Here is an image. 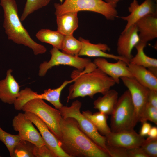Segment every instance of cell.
Masks as SVG:
<instances>
[{"mask_svg": "<svg viewBox=\"0 0 157 157\" xmlns=\"http://www.w3.org/2000/svg\"><path fill=\"white\" fill-rule=\"evenodd\" d=\"M106 2L111 6H112L115 8L116 7L118 3L122 0H104Z\"/></svg>", "mask_w": 157, "mask_h": 157, "instance_id": "37", "label": "cell"}, {"mask_svg": "<svg viewBox=\"0 0 157 157\" xmlns=\"http://www.w3.org/2000/svg\"><path fill=\"white\" fill-rule=\"evenodd\" d=\"M128 157H149L141 147L126 149Z\"/></svg>", "mask_w": 157, "mask_h": 157, "instance_id": "33", "label": "cell"}, {"mask_svg": "<svg viewBox=\"0 0 157 157\" xmlns=\"http://www.w3.org/2000/svg\"><path fill=\"white\" fill-rule=\"evenodd\" d=\"M35 145L28 141L20 140L15 147L12 157H35Z\"/></svg>", "mask_w": 157, "mask_h": 157, "instance_id": "26", "label": "cell"}, {"mask_svg": "<svg viewBox=\"0 0 157 157\" xmlns=\"http://www.w3.org/2000/svg\"><path fill=\"white\" fill-rule=\"evenodd\" d=\"M120 78L130 94L137 123L139 122L148 103L149 89L141 85L133 77H122Z\"/></svg>", "mask_w": 157, "mask_h": 157, "instance_id": "9", "label": "cell"}, {"mask_svg": "<svg viewBox=\"0 0 157 157\" xmlns=\"http://www.w3.org/2000/svg\"><path fill=\"white\" fill-rule=\"evenodd\" d=\"M142 123V126L139 134L141 136L144 137L148 135L152 126L150 124L147 122Z\"/></svg>", "mask_w": 157, "mask_h": 157, "instance_id": "35", "label": "cell"}, {"mask_svg": "<svg viewBox=\"0 0 157 157\" xmlns=\"http://www.w3.org/2000/svg\"><path fill=\"white\" fill-rule=\"evenodd\" d=\"M11 69L6 72L5 78L0 81V99L3 102L14 104L19 96L20 86L12 73Z\"/></svg>", "mask_w": 157, "mask_h": 157, "instance_id": "17", "label": "cell"}, {"mask_svg": "<svg viewBox=\"0 0 157 157\" xmlns=\"http://www.w3.org/2000/svg\"><path fill=\"white\" fill-rule=\"evenodd\" d=\"M147 120L157 124V108L148 102L139 122L143 123Z\"/></svg>", "mask_w": 157, "mask_h": 157, "instance_id": "29", "label": "cell"}, {"mask_svg": "<svg viewBox=\"0 0 157 157\" xmlns=\"http://www.w3.org/2000/svg\"><path fill=\"white\" fill-rule=\"evenodd\" d=\"M106 145L128 149L141 147L145 139L134 129L114 133L105 136Z\"/></svg>", "mask_w": 157, "mask_h": 157, "instance_id": "13", "label": "cell"}, {"mask_svg": "<svg viewBox=\"0 0 157 157\" xmlns=\"http://www.w3.org/2000/svg\"><path fill=\"white\" fill-rule=\"evenodd\" d=\"M148 138H157V128L156 127H152L148 133Z\"/></svg>", "mask_w": 157, "mask_h": 157, "instance_id": "36", "label": "cell"}, {"mask_svg": "<svg viewBox=\"0 0 157 157\" xmlns=\"http://www.w3.org/2000/svg\"><path fill=\"white\" fill-rule=\"evenodd\" d=\"M56 16L70 12L90 11L103 15L108 20H114L118 13L115 8L102 0H65L62 3H55Z\"/></svg>", "mask_w": 157, "mask_h": 157, "instance_id": "4", "label": "cell"}, {"mask_svg": "<svg viewBox=\"0 0 157 157\" xmlns=\"http://www.w3.org/2000/svg\"><path fill=\"white\" fill-rule=\"evenodd\" d=\"M110 129L114 133L134 129L137 124L133 105L128 90L118 98L111 114Z\"/></svg>", "mask_w": 157, "mask_h": 157, "instance_id": "5", "label": "cell"}, {"mask_svg": "<svg viewBox=\"0 0 157 157\" xmlns=\"http://www.w3.org/2000/svg\"><path fill=\"white\" fill-rule=\"evenodd\" d=\"M82 113L103 135L106 136L111 132L107 123L108 115L100 111L92 114L89 110L82 111Z\"/></svg>", "mask_w": 157, "mask_h": 157, "instance_id": "22", "label": "cell"}, {"mask_svg": "<svg viewBox=\"0 0 157 157\" xmlns=\"http://www.w3.org/2000/svg\"><path fill=\"white\" fill-rule=\"evenodd\" d=\"M51 0H26L23 13L20 17L23 21L30 14L47 6Z\"/></svg>", "mask_w": 157, "mask_h": 157, "instance_id": "27", "label": "cell"}, {"mask_svg": "<svg viewBox=\"0 0 157 157\" xmlns=\"http://www.w3.org/2000/svg\"><path fill=\"white\" fill-rule=\"evenodd\" d=\"M93 62L97 68L111 77L116 84H119L121 77H133L129 70L128 64L122 60L112 63L105 58L98 57Z\"/></svg>", "mask_w": 157, "mask_h": 157, "instance_id": "14", "label": "cell"}, {"mask_svg": "<svg viewBox=\"0 0 157 157\" xmlns=\"http://www.w3.org/2000/svg\"><path fill=\"white\" fill-rule=\"evenodd\" d=\"M128 9L130 14L120 17L127 22L122 32L126 31L142 18L148 15L157 13L156 0H145L140 4L137 0H133L130 3Z\"/></svg>", "mask_w": 157, "mask_h": 157, "instance_id": "11", "label": "cell"}, {"mask_svg": "<svg viewBox=\"0 0 157 157\" xmlns=\"http://www.w3.org/2000/svg\"><path fill=\"white\" fill-rule=\"evenodd\" d=\"M12 125L13 129L18 132L21 140L30 142L38 147L45 144L40 134L24 113H19L15 116Z\"/></svg>", "mask_w": 157, "mask_h": 157, "instance_id": "10", "label": "cell"}, {"mask_svg": "<svg viewBox=\"0 0 157 157\" xmlns=\"http://www.w3.org/2000/svg\"><path fill=\"white\" fill-rule=\"evenodd\" d=\"M36 38L40 42L49 44L53 47L61 50L62 43L64 35L58 31L42 29L36 33Z\"/></svg>", "mask_w": 157, "mask_h": 157, "instance_id": "24", "label": "cell"}, {"mask_svg": "<svg viewBox=\"0 0 157 157\" xmlns=\"http://www.w3.org/2000/svg\"><path fill=\"white\" fill-rule=\"evenodd\" d=\"M81 102L77 100L69 106H63L59 110L63 118L74 119L83 133L107 153L105 136L100 134L92 123L81 113Z\"/></svg>", "mask_w": 157, "mask_h": 157, "instance_id": "6", "label": "cell"}, {"mask_svg": "<svg viewBox=\"0 0 157 157\" xmlns=\"http://www.w3.org/2000/svg\"><path fill=\"white\" fill-rule=\"evenodd\" d=\"M106 147L110 157H128L126 148L108 145Z\"/></svg>", "mask_w": 157, "mask_h": 157, "instance_id": "32", "label": "cell"}, {"mask_svg": "<svg viewBox=\"0 0 157 157\" xmlns=\"http://www.w3.org/2000/svg\"><path fill=\"white\" fill-rule=\"evenodd\" d=\"M60 129L59 145L69 157H110L83 133L74 119L62 118Z\"/></svg>", "mask_w": 157, "mask_h": 157, "instance_id": "1", "label": "cell"}, {"mask_svg": "<svg viewBox=\"0 0 157 157\" xmlns=\"http://www.w3.org/2000/svg\"><path fill=\"white\" fill-rule=\"evenodd\" d=\"M22 110L37 115L47 125L58 140L60 139V122L62 117L59 110L49 105L43 100L34 99L26 103Z\"/></svg>", "mask_w": 157, "mask_h": 157, "instance_id": "7", "label": "cell"}, {"mask_svg": "<svg viewBox=\"0 0 157 157\" xmlns=\"http://www.w3.org/2000/svg\"><path fill=\"white\" fill-rule=\"evenodd\" d=\"M33 154L35 157H56L54 153L46 144L39 147L35 146Z\"/></svg>", "mask_w": 157, "mask_h": 157, "instance_id": "31", "label": "cell"}, {"mask_svg": "<svg viewBox=\"0 0 157 157\" xmlns=\"http://www.w3.org/2000/svg\"><path fill=\"white\" fill-rule=\"evenodd\" d=\"M147 101L148 103L157 108V91L149 90Z\"/></svg>", "mask_w": 157, "mask_h": 157, "instance_id": "34", "label": "cell"}, {"mask_svg": "<svg viewBox=\"0 0 157 157\" xmlns=\"http://www.w3.org/2000/svg\"><path fill=\"white\" fill-rule=\"evenodd\" d=\"M81 42L72 35H64L61 45V51L65 53L78 56L81 48Z\"/></svg>", "mask_w": 157, "mask_h": 157, "instance_id": "25", "label": "cell"}, {"mask_svg": "<svg viewBox=\"0 0 157 157\" xmlns=\"http://www.w3.org/2000/svg\"><path fill=\"white\" fill-rule=\"evenodd\" d=\"M147 44L140 42L135 46L137 53L133 57L129 63L150 69L157 68V59L148 56L144 51Z\"/></svg>", "mask_w": 157, "mask_h": 157, "instance_id": "23", "label": "cell"}, {"mask_svg": "<svg viewBox=\"0 0 157 157\" xmlns=\"http://www.w3.org/2000/svg\"><path fill=\"white\" fill-rule=\"evenodd\" d=\"M19 135L9 133L3 130L0 126V140L8 149L10 157H12L14 148L20 140Z\"/></svg>", "mask_w": 157, "mask_h": 157, "instance_id": "28", "label": "cell"}, {"mask_svg": "<svg viewBox=\"0 0 157 157\" xmlns=\"http://www.w3.org/2000/svg\"><path fill=\"white\" fill-rule=\"evenodd\" d=\"M0 4L3 10V27L8 39L27 47L35 55L45 53L47 50L45 47L34 41L23 26L15 0H0Z\"/></svg>", "mask_w": 157, "mask_h": 157, "instance_id": "3", "label": "cell"}, {"mask_svg": "<svg viewBox=\"0 0 157 157\" xmlns=\"http://www.w3.org/2000/svg\"><path fill=\"white\" fill-rule=\"evenodd\" d=\"M79 40L81 42L82 47L78 56H86L113 59L117 60H122L128 64L129 62L126 59L118 55L107 53L110 48L106 44L101 43L94 44L90 41L80 37Z\"/></svg>", "mask_w": 157, "mask_h": 157, "instance_id": "16", "label": "cell"}, {"mask_svg": "<svg viewBox=\"0 0 157 157\" xmlns=\"http://www.w3.org/2000/svg\"><path fill=\"white\" fill-rule=\"evenodd\" d=\"M140 41L147 44L157 37V13L146 16L135 24Z\"/></svg>", "mask_w": 157, "mask_h": 157, "instance_id": "18", "label": "cell"}, {"mask_svg": "<svg viewBox=\"0 0 157 157\" xmlns=\"http://www.w3.org/2000/svg\"><path fill=\"white\" fill-rule=\"evenodd\" d=\"M71 77L74 80L68 89V101L86 96L93 98L98 93L104 95L116 84L111 77L97 67L88 72L74 70Z\"/></svg>", "mask_w": 157, "mask_h": 157, "instance_id": "2", "label": "cell"}, {"mask_svg": "<svg viewBox=\"0 0 157 157\" xmlns=\"http://www.w3.org/2000/svg\"></svg>", "mask_w": 157, "mask_h": 157, "instance_id": "38", "label": "cell"}, {"mask_svg": "<svg viewBox=\"0 0 157 157\" xmlns=\"http://www.w3.org/2000/svg\"><path fill=\"white\" fill-rule=\"evenodd\" d=\"M141 147L149 157H157V138L148 137L145 139Z\"/></svg>", "mask_w": 157, "mask_h": 157, "instance_id": "30", "label": "cell"}, {"mask_svg": "<svg viewBox=\"0 0 157 157\" xmlns=\"http://www.w3.org/2000/svg\"><path fill=\"white\" fill-rule=\"evenodd\" d=\"M129 70L140 84L150 90L157 91V76L147 68L129 63Z\"/></svg>", "mask_w": 157, "mask_h": 157, "instance_id": "19", "label": "cell"}, {"mask_svg": "<svg viewBox=\"0 0 157 157\" xmlns=\"http://www.w3.org/2000/svg\"><path fill=\"white\" fill-rule=\"evenodd\" d=\"M140 42L137 27L135 24L126 31L122 32L117 44V52L118 56L127 60L129 63L133 57L132 51Z\"/></svg>", "mask_w": 157, "mask_h": 157, "instance_id": "15", "label": "cell"}, {"mask_svg": "<svg viewBox=\"0 0 157 157\" xmlns=\"http://www.w3.org/2000/svg\"><path fill=\"white\" fill-rule=\"evenodd\" d=\"M50 52L51 56L49 60L44 62L39 66L38 75L40 77L44 76L49 69L55 66L68 65L81 71L93 63L89 58L69 55L54 47Z\"/></svg>", "mask_w": 157, "mask_h": 157, "instance_id": "8", "label": "cell"}, {"mask_svg": "<svg viewBox=\"0 0 157 157\" xmlns=\"http://www.w3.org/2000/svg\"><path fill=\"white\" fill-rule=\"evenodd\" d=\"M24 114L36 126L45 144L54 153L56 157H69L62 149L58 139L40 118L30 112H25Z\"/></svg>", "mask_w": 157, "mask_h": 157, "instance_id": "12", "label": "cell"}, {"mask_svg": "<svg viewBox=\"0 0 157 157\" xmlns=\"http://www.w3.org/2000/svg\"><path fill=\"white\" fill-rule=\"evenodd\" d=\"M56 17L57 31L63 35H72L77 28L78 12L66 13Z\"/></svg>", "mask_w": 157, "mask_h": 157, "instance_id": "20", "label": "cell"}, {"mask_svg": "<svg viewBox=\"0 0 157 157\" xmlns=\"http://www.w3.org/2000/svg\"><path fill=\"white\" fill-rule=\"evenodd\" d=\"M118 94L115 90H109L94 101V108L107 115H111L118 100Z\"/></svg>", "mask_w": 157, "mask_h": 157, "instance_id": "21", "label": "cell"}]
</instances>
